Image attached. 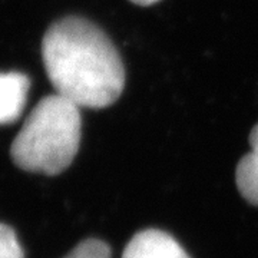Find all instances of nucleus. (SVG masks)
<instances>
[{"instance_id": "1", "label": "nucleus", "mask_w": 258, "mask_h": 258, "mask_svg": "<svg viewBox=\"0 0 258 258\" xmlns=\"http://www.w3.org/2000/svg\"><path fill=\"white\" fill-rule=\"evenodd\" d=\"M43 64L57 95L79 108L101 109L119 99L125 69L111 39L82 18L55 22L42 42Z\"/></svg>"}, {"instance_id": "2", "label": "nucleus", "mask_w": 258, "mask_h": 258, "mask_svg": "<svg viewBox=\"0 0 258 258\" xmlns=\"http://www.w3.org/2000/svg\"><path fill=\"white\" fill-rule=\"evenodd\" d=\"M81 108L49 95L30 112L10 148L13 162L29 172L57 175L74 162L82 137Z\"/></svg>"}, {"instance_id": "3", "label": "nucleus", "mask_w": 258, "mask_h": 258, "mask_svg": "<svg viewBox=\"0 0 258 258\" xmlns=\"http://www.w3.org/2000/svg\"><path fill=\"white\" fill-rule=\"evenodd\" d=\"M122 258H191L179 242L161 230L137 232L123 249Z\"/></svg>"}, {"instance_id": "4", "label": "nucleus", "mask_w": 258, "mask_h": 258, "mask_svg": "<svg viewBox=\"0 0 258 258\" xmlns=\"http://www.w3.org/2000/svg\"><path fill=\"white\" fill-rule=\"evenodd\" d=\"M30 81L20 72L0 74V125L12 123L26 106Z\"/></svg>"}, {"instance_id": "5", "label": "nucleus", "mask_w": 258, "mask_h": 258, "mask_svg": "<svg viewBox=\"0 0 258 258\" xmlns=\"http://www.w3.org/2000/svg\"><path fill=\"white\" fill-rule=\"evenodd\" d=\"M251 151L241 158L235 169V182L240 194L258 207V123L249 134Z\"/></svg>"}, {"instance_id": "6", "label": "nucleus", "mask_w": 258, "mask_h": 258, "mask_svg": "<svg viewBox=\"0 0 258 258\" xmlns=\"http://www.w3.org/2000/svg\"><path fill=\"white\" fill-rule=\"evenodd\" d=\"M64 258H111V248L102 240L88 238L79 242Z\"/></svg>"}, {"instance_id": "7", "label": "nucleus", "mask_w": 258, "mask_h": 258, "mask_svg": "<svg viewBox=\"0 0 258 258\" xmlns=\"http://www.w3.org/2000/svg\"><path fill=\"white\" fill-rule=\"evenodd\" d=\"M0 258H25L16 234L5 224H0Z\"/></svg>"}, {"instance_id": "8", "label": "nucleus", "mask_w": 258, "mask_h": 258, "mask_svg": "<svg viewBox=\"0 0 258 258\" xmlns=\"http://www.w3.org/2000/svg\"><path fill=\"white\" fill-rule=\"evenodd\" d=\"M132 3H135V5H139V6H149V5H154V3H157L159 0H131Z\"/></svg>"}]
</instances>
